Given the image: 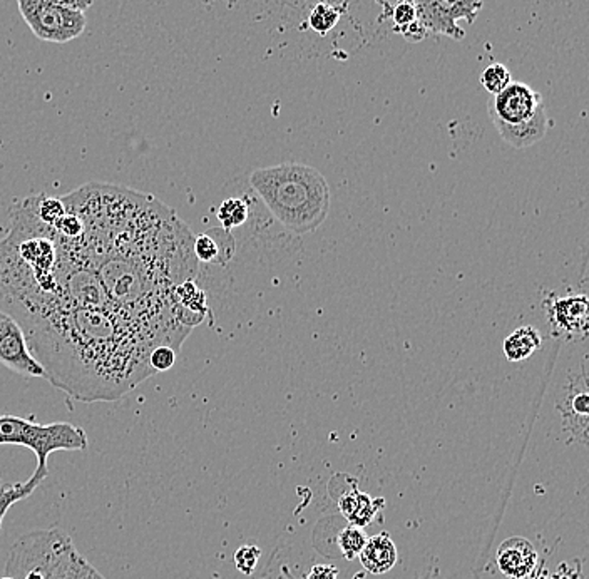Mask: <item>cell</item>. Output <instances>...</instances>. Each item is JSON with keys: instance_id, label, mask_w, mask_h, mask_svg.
I'll return each mask as SVG.
<instances>
[{"instance_id": "cell-1", "label": "cell", "mask_w": 589, "mask_h": 579, "mask_svg": "<svg viewBox=\"0 0 589 579\" xmlns=\"http://www.w3.org/2000/svg\"><path fill=\"white\" fill-rule=\"evenodd\" d=\"M21 323L46 381L81 402L117 401L155 375V345L117 313L32 290L0 303Z\"/></svg>"}, {"instance_id": "cell-2", "label": "cell", "mask_w": 589, "mask_h": 579, "mask_svg": "<svg viewBox=\"0 0 589 579\" xmlns=\"http://www.w3.org/2000/svg\"><path fill=\"white\" fill-rule=\"evenodd\" d=\"M273 218L295 235L321 227L330 213V187L317 168L301 163L259 168L249 175Z\"/></svg>"}, {"instance_id": "cell-3", "label": "cell", "mask_w": 589, "mask_h": 579, "mask_svg": "<svg viewBox=\"0 0 589 579\" xmlns=\"http://www.w3.org/2000/svg\"><path fill=\"white\" fill-rule=\"evenodd\" d=\"M29 569H41L46 579H106L59 528L29 531L15 539L5 563V576L15 579Z\"/></svg>"}, {"instance_id": "cell-4", "label": "cell", "mask_w": 589, "mask_h": 579, "mask_svg": "<svg viewBox=\"0 0 589 579\" xmlns=\"http://www.w3.org/2000/svg\"><path fill=\"white\" fill-rule=\"evenodd\" d=\"M0 445H21L37 457L36 471L27 481L36 487L49 476L47 461L57 451H86L89 439L83 427L71 422L37 424L34 419L0 415Z\"/></svg>"}, {"instance_id": "cell-5", "label": "cell", "mask_w": 589, "mask_h": 579, "mask_svg": "<svg viewBox=\"0 0 589 579\" xmlns=\"http://www.w3.org/2000/svg\"><path fill=\"white\" fill-rule=\"evenodd\" d=\"M17 5L32 34L44 42L66 44L83 36L87 27L84 12L66 9L49 0H17Z\"/></svg>"}, {"instance_id": "cell-6", "label": "cell", "mask_w": 589, "mask_h": 579, "mask_svg": "<svg viewBox=\"0 0 589 579\" xmlns=\"http://www.w3.org/2000/svg\"><path fill=\"white\" fill-rule=\"evenodd\" d=\"M554 407L561 417L563 434L568 442L588 445V371L584 363L573 369L561 381L554 395Z\"/></svg>"}, {"instance_id": "cell-7", "label": "cell", "mask_w": 589, "mask_h": 579, "mask_svg": "<svg viewBox=\"0 0 589 579\" xmlns=\"http://www.w3.org/2000/svg\"><path fill=\"white\" fill-rule=\"evenodd\" d=\"M412 4L427 32L462 41L465 31L459 21L474 24L484 0H412Z\"/></svg>"}, {"instance_id": "cell-8", "label": "cell", "mask_w": 589, "mask_h": 579, "mask_svg": "<svg viewBox=\"0 0 589 579\" xmlns=\"http://www.w3.org/2000/svg\"><path fill=\"white\" fill-rule=\"evenodd\" d=\"M0 363L24 377L46 379V371L31 352L21 323L4 310H0Z\"/></svg>"}, {"instance_id": "cell-9", "label": "cell", "mask_w": 589, "mask_h": 579, "mask_svg": "<svg viewBox=\"0 0 589 579\" xmlns=\"http://www.w3.org/2000/svg\"><path fill=\"white\" fill-rule=\"evenodd\" d=\"M544 106L541 94L524 83H509L496 96L489 99L491 121L504 125H523Z\"/></svg>"}, {"instance_id": "cell-10", "label": "cell", "mask_w": 589, "mask_h": 579, "mask_svg": "<svg viewBox=\"0 0 589 579\" xmlns=\"http://www.w3.org/2000/svg\"><path fill=\"white\" fill-rule=\"evenodd\" d=\"M548 323L554 337L563 340H584L589 329V303L586 295H568L544 303Z\"/></svg>"}, {"instance_id": "cell-11", "label": "cell", "mask_w": 589, "mask_h": 579, "mask_svg": "<svg viewBox=\"0 0 589 579\" xmlns=\"http://www.w3.org/2000/svg\"><path fill=\"white\" fill-rule=\"evenodd\" d=\"M536 561V549L524 538L507 539L497 551V564L507 578H524L534 569Z\"/></svg>"}, {"instance_id": "cell-12", "label": "cell", "mask_w": 589, "mask_h": 579, "mask_svg": "<svg viewBox=\"0 0 589 579\" xmlns=\"http://www.w3.org/2000/svg\"><path fill=\"white\" fill-rule=\"evenodd\" d=\"M235 239L225 228H213L205 233L195 235L193 253L199 263L227 265L235 255Z\"/></svg>"}, {"instance_id": "cell-13", "label": "cell", "mask_w": 589, "mask_h": 579, "mask_svg": "<svg viewBox=\"0 0 589 579\" xmlns=\"http://www.w3.org/2000/svg\"><path fill=\"white\" fill-rule=\"evenodd\" d=\"M493 125L496 126L497 133L507 145L516 149H524L529 146L536 145L548 135L549 117L546 106H543L538 113L523 125H504L499 121H493Z\"/></svg>"}, {"instance_id": "cell-14", "label": "cell", "mask_w": 589, "mask_h": 579, "mask_svg": "<svg viewBox=\"0 0 589 579\" xmlns=\"http://www.w3.org/2000/svg\"><path fill=\"white\" fill-rule=\"evenodd\" d=\"M363 568L372 574H383L395 566L397 563V549L392 539L385 533H381L372 538H367L361 554Z\"/></svg>"}, {"instance_id": "cell-15", "label": "cell", "mask_w": 589, "mask_h": 579, "mask_svg": "<svg viewBox=\"0 0 589 579\" xmlns=\"http://www.w3.org/2000/svg\"><path fill=\"white\" fill-rule=\"evenodd\" d=\"M381 506L382 504H375L372 497L363 494L361 491L345 493L339 501L341 514L350 521L351 526L357 528H365L367 524H371L377 514V509Z\"/></svg>"}, {"instance_id": "cell-16", "label": "cell", "mask_w": 589, "mask_h": 579, "mask_svg": "<svg viewBox=\"0 0 589 579\" xmlns=\"http://www.w3.org/2000/svg\"><path fill=\"white\" fill-rule=\"evenodd\" d=\"M543 347V337L534 327H521L504 340V353L509 362H523Z\"/></svg>"}, {"instance_id": "cell-17", "label": "cell", "mask_w": 589, "mask_h": 579, "mask_svg": "<svg viewBox=\"0 0 589 579\" xmlns=\"http://www.w3.org/2000/svg\"><path fill=\"white\" fill-rule=\"evenodd\" d=\"M249 217V203L241 198H228L219 205L217 211L218 221L221 223V228H225L228 231L245 225Z\"/></svg>"}, {"instance_id": "cell-18", "label": "cell", "mask_w": 589, "mask_h": 579, "mask_svg": "<svg viewBox=\"0 0 589 579\" xmlns=\"http://www.w3.org/2000/svg\"><path fill=\"white\" fill-rule=\"evenodd\" d=\"M37 487L31 484L29 481L24 482H15V484H4L0 486V533H2V523L4 517L9 513L14 504L19 501H24L36 493Z\"/></svg>"}, {"instance_id": "cell-19", "label": "cell", "mask_w": 589, "mask_h": 579, "mask_svg": "<svg viewBox=\"0 0 589 579\" xmlns=\"http://www.w3.org/2000/svg\"><path fill=\"white\" fill-rule=\"evenodd\" d=\"M339 21H340V11L327 2H320L311 11L309 24L313 31L323 36V34L330 32L339 24Z\"/></svg>"}, {"instance_id": "cell-20", "label": "cell", "mask_w": 589, "mask_h": 579, "mask_svg": "<svg viewBox=\"0 0 589 579\" xmlns=\"http://www.w3.org/2000/svg\"><path fill=\"white\" fill-rule=\"evenodd\" d=\"M479 81L491 96H496L503 89H506L509 83H513L511 81V71L507 69L504 64L499 63L491 64L489 67H486L481 74Z\"/></svg>"}, {"instance_id": "cell-21", "label": "cell", "mask_w": 589, "mask_h": 579, "mask_svg": "<svg viewBox=\"0 0 589 579\" xmlns=\"http://www.w3.org/2000/svg\"><path fill=\"white\" fill-rule=\"evenodd\" d=\"M365 543H367V536L363 533V528H357V526L343 529L339 536V548L345 559L359 558Z\"/></svg>"}, {"instance_id": "cell-22", "label": "cell", "mask_w": 589, "mask_h": 579, "mask_svg": "<svg viewBox=\"0 0 589 579\" xmlns=\"http://www.w3.org/2000/svg\"><path fill=\"white\" fill-rule=\"evenodd\" d=\"M176 355H178V352L173 347L157 345L149 353V365L156 373L168 372V371H171L175 367Z\"/></svg>"}, {"instance_id": "cell-23", "label": "cell", "mask_w": 589, "mask_h": 579, "mask_svg": "<svg viewBox=\"0 0 589 579\" xmlns=\"http://www.w3.org/2000/svg\"><path fill=\"white\" fill-rule=\"evenodd\" d=\"M259 556H261V551L257 546H253V544L241 546L235 553V564L243 574H251L259 564Z\"/></svg>"}, {"instance_id": "cell-24", "label": "cell", "mask_w": 589, "mask_h": 579, "mask_svg": "<svg viewBox=\"0 0 589 579\" xmlns=\"http://www.w3.org/2000/svg\"><path fill=\"white\" fill-rule=\"evenodd\" d=\"M417 19V11L412 0H402L397 4V7L393 9V22H395V29L397 27H403L411 22Z\"/></svg>"}, {"instance_id": "cell-25", "label": "cell", "mask_w": 589, "mask_h": 579, "mask_svg": "<svg viewBox=\"0 0 589 579\" xmlns=\"http://www.w3.org/2000/svg\"><path fill=\"white\" fill-rule=\"evenodd\" d=\"M395 31L401 32L403 39H405V41L412 42V44H415V42L424 41L425 37L429 36V32L425 29L424 24L419 21V19H415L414 22H411V24H407V25H403V27H397Z\"/></svg>"}, {"instance_id": "cell-26", "label": "cell", "mask_w": 589, "mask_h": 579, "mask_svg": "<svg viewBox=\"0 0 589 579\" xmlns=\"http://www.w3.org/2000/svg\"><path fill=\"white\" fill-rule=\"evenodd\" d=\"M49 2L77 12H86L87 9H91L94 4V0H49Z\"/></svg>"}, {"instance_id": "cell-27", "label": "cell", "mask_w": 589, "mask_h": 579, "mask_svg": "<svg viewBox=\"0 0 589 579\" xmlns=\"http://www.w3.org/2000/svg\"><path fill=\"white\" fill-rule=\"evenodd\" d=\"M337 574H339L337 568L321 564V566H315V568L311 569L309 579H337Z\"/></svg>"}, {"instance_id": "cell-28", "label": "cell", "mask_w": 589, "mask_h": 579, "mask_svg": "<svg viewBox=\"0 0 589 579\" xmlns=\"http://www.w3.org/2000/svg\"><path fill=\"white\" fill-rule=\"evenodd\" d=\"M0 579H14V578H11V576H2V578Z\"/></svg>"}, {"instance_id": "cell-29", "label": "cell", "mask_w": 589, "mask_h": 579, "mask_svg": "<svg viewBox=\"0 0 589 579\" xmlns=\"http://www.w3.org/2000/svg\"><path fill=\"white\" fill-rule=\"evenodd\" d=\"M399 2H402V0H399Z\"/></svg>"}]
</instances>
